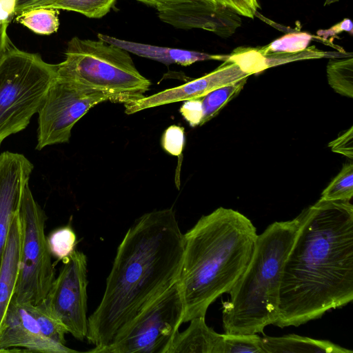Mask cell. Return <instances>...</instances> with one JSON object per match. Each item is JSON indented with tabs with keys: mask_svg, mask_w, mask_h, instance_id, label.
<instances>
[{
	"mask_svg": "<svg viewBox=\"0 0 353 353\" xmlns=\"http://www.w3.org/2000/svg\"><path fill=\"white\" fill-rule=\"evenodd\" d=\"M57 78L107 92L123 105L143 98L151 85L128 52L101 39L72 37L65 59L57 64Z\"/></svg>",
	"mask_w": 353,
	"mask_h": 353,
	"instance_id": "5",
	"label": "cell"
},
{
	"mask_svg": "<svg viewBox=\"0 0 353 353\" xmlns=\"http://www.w3.org/2000/svg\"><path fill=\"white\" fill-rule=\"evenodd\" d=\"M21 224L19 271L11 301L35 305L45 299L55 279L47 237V216L27 184L17 207Z\"/></svg>",
	"mask_w": 353,
	"mask_h": 353,
	"instance_id": "7",
	"label": "cell"
},
{
	"mask_svg": "<svg viewBox=\"0 0 353 353\" xmlns=\"http://www.w3.org/2000/svg\"><path fill=\"white\" fill-rule=\"evenodd\" d=\"M339 0H325L324 5L325 6H328V5L331 4V3L337 2Z\"/></svg>",
	"mask_w": 353,
	"mask_h": 353,
	"instance_id": "39",
	"label": "cell"
},
{
	"mask_svg": "<svg viewBox=\"0 0 353 353\" xmlns=\"http://www.w3.org/2000/svg\"><path fill=\"white\" fill-rule=\"evenodd\" d=\"M262 343L265 353H352L327 340L314 339L291 334L265 336Z\"/></svg>",
	"mask_w": 353,
	"mask_h": 353,
	"instance_id": "18",
	"label": "cell"
},
{
	"mask_svg": "<svg viewBox=\"0 0 353 353\" xmlns=\"http://www.w3.org/2000/svg\"><path fill=\"white\" fill-rule=\"evenodd\" d=\"M164 23L181 29H203L222 38L232 36L241 26L239 14L214 0H193L157 9Z\"/></svg>",
	"mask_w": 353,
	"mask_h": 353,
	"instance_id": "11",
	"label": "cell"
},
{
	"mask_svg": "<svg viewBox=\"0 0 353 353\" xmlns=\"http://www.w3.org/2000/svg\"><path fill=\"white\" fill-rule=\"evenodd\" d=\"M179 111L190 126L195 127L201 125L203 119V108L201 98L185 101Z\"/></svg>",
	"mask_w": 353,
	"mask_h": 353,
	"instance_id": "32",
	"label": "cell"
},
{
	"mask_svg": "<svg viewBox=\"0 0 353 353\" xmlns=\"http://www.w3.org/2000/svg\"><path fill=\"white\" fill-rule=\"evenodd\" d=\"M284 262L278 319L298 327L353 299V205L319 199L301 213Z\"/></svg>",
	"mask_w": 353,
	"mask_h": 353,
	"instance_id": "1",
	"label": "cell"
},
{
	"mask_svg": "<svg viewBox=\"0 0 353 353\" xmlns=\"http://www.w3.org/2000/svg\"><path fill=\"white\" fill-rule=\"evenodd\" d=\"M219 3L225 6L240 16H243L250 19L258 14L259 9L261 8L259 0H215Z\"/></svg>",
	"mask_w": 353,
	"mask_h": 353,
	"instance_id": "31",
	"label": "cell"
},
{
	"mask_svg": "<svg viewBox=\"0 0 353 353\" xmlns=\"http://www.w3.org/2000/svg\"><path fill=\"white\" fill-rule=\"evenodd\" d=\"M59 14L54 8H37L17 15L15 20L36 34L49 35L59 29Z\"/></svg>",
	"mask_w": 353,
	"mask_h": 353,
	"instance_id": "21",
	"label": "cell"
},
{
	"mask_svg": "<svg viewBox=\"0 0 353 353\" xmlns=\"http://www.w3.org/2000/svg\"><path fill=\"white\" fill-rule=\"evenodd\" d=\"M233 63L244 73L252 75L259 74L268 68L266 57L259 48L239 47L228 54L225 61Z\"/></svg>",
	"mask_w": 353,
	"mask_h": 353,
	"instance_id": "23",
	"label": "cell"
},
{
	"mask_svg": "<svg viewBox=\"0 0 353 353\" xmlns=\"http://www.w3.org/2000/svg\"><path fill=\"white\" fill-rule=\"evenodd\" d=\"M47 242L52 256L63 262L74 252L77 236L72 228L67 225L51 232Z\"/></svg>",
	"mask_w": 353,
	"mask_h": 353,
	"instance_id": "28",
	"label": "cell"
},
{
	"mask_svg": "<svg viewBox=\"0 0 353 353\" xmlns=\"http://www.w3.org/2000/svg\"><path fill=\"white\" fill-rule=\"evenodd\" d=\"M117 0H58L50 7L99 19L107 14ZM49 8V7H48Z\"/></svg>",
	"mask_w": 353,
	"mask_h": 353,
	"instance_id": "24",
	"label": "cell"
},
{
	"mask_svg": "<svg viewBox=\"0 0 353 353\" xmlns=\"http://www.w3.org/2000/svg\"><path fill=\"white\" fill-rule=\"evenodd\" d=\"M88 283L86 256L74 250L63 261L46 298L68 332L79 341L86 338L88 329Z\"/></svg>",
	"mask_w": 353,
	"mask_h": 353,
	"instance_id": "10",
	"label": "cell"
},
{
	"mask_svg": "<svg viewBox=\"0 0 353 353\" xmlns=\"http://www.w3.org/2000/svg\"><path fill=\"white\" fill-rule=\"evenodd\" d=\"M184 143V128L179 125H170L165 130L162 136V147L172 155L179 157L182 152Z\"/></svg>",
	"mask_w": 353,
	"mask_h": 353,
	"instance_id": "30",
	"label": "cell"
},
{
	"mask_svg": "<svg viewBox=\"0 0 353 353\" xmlns=\"http://www.w3.org/2000/svg\"><path fill=\"white\" fill-rule=\"evenodd\" d=\"M257 236L250 219L223 207L202 216L183 234L177 281L183 303V323L205 316L209 306L230 292L252 259Z\"/></svg>",
	"mask_w": 353,
	"mask_h": 353,
	"instance_id": "3",
	"label": "cell"
},
{
	"mask_svg": "<svg viewBox=\"0 0 353 353\" xmlns=\"http://www.w3.org/2000/svg\"><path fill=\"white\" fill-rule=\"evenodd\" d=\"M248 77L217 88L201 98L203 119L201 125L214 117L243 89Z\"/></svg>",
	"mask_w": 353,
	"mask_h": 353,
	"instance_id": "20",
	"label": "cell"
},
{
	"mask_svg": "<svg viewBox=\"0 0 353 353\" xmlns=\"http://www.w3.org/2000/svg\"><path fill=\"white\" fill-rule=\"evenodd\" d=\"M265 353L257 334H222L221 353Z\"/></svg>",
	"mask_w": 353,
	"mask_h": 353,
	"instance_id": "26",
	"label": "cell"
},
{
	"mask_svg": "<svg viewBox=\"0 0 353 353\" xmlns=\"http://www.w3.org/2000/svg\"><path fill=\"white\" fill-rule=\"evenodd\" d=\"M342 32H347L352 34L353 25L350 19L345 18L328 29L319 30L316 34L321 39L327 40L330 37H334Z\"/></svg>",
	"mask_w": 353,
	"mask_h": 353,
	"instance_id": "34",
	"label": "cell"
},
{
	"mask_svg": "<svg viewBox=\"0 0 353 353\" xmlns=\"http://www.w3.org/2000/svg\"><path fill=\"white\" fill-rule=\"evenodd\" d=\"M58 0H17L15 6V14H19L37 8L50 7Z\"/></svg>",
	"mask_w": 353,
	"mask_h": 353,
	"instance_id": "35",
	"label": "cell"
},
{
	"mask_svg": "<svg viewBox=\"0 0 353 353\" xmlns=\"http://www.w3.org/2000/svg\"><path fill=\"white\" fill-rule=\"evenodd\" d=\"M8 23L0 24V61L12 45L7 34Z\"/></svg>",
	"mask_w": 353,
	"mask_h": 353,
	"instance_id": "37",
	"label": "cell"
},
{
	"mask_svg": "<svg viewBox=\"0 0 353 353\" xmlns=\"http://www.w3.org/2000/svg\"><path fill=\"white\" fill-rule=\"evenodd\" d=\"M97 37L128 52L161 62L168 66L172 63L188 66L195 62L206 60L225 61L228 57V54H210L193 50L125 41L101 33L98 34Z\"/></svg>",
	"mask_w": 353,
	"mask_h": 353,
	"instance_id": "15",
	"label": "cell"
},
{
	"mask_svg": "<svg viewBox=\"0 0 353 353\" xmlns=\"http://www.w3.org/2000/svg\"><path fill=\"white\" fill-rule=\"evenodd\" d=\"M301 219L274 222L258 234L247 268L223 303L225 333H262L276 321L283 268Z\"/></svg>",
	"mask_w": 353,
	"mask_h": 353,
	"instance_id": "4",
	"label": "cell"
},
{
	"mask_svg": "<svg viewBox=\"0 0 353 353\" xmlns=\"http://www.w3.org/2000/svg\"><path fill=\"white\" fill-rule=\"evenodd\" d=\"M16 1L0 0V24H8L15 18Z\"/></svg>",
	"mask_w": 353,
	"mask_h": 353,
	"instance_id": "36",
	"label": "cell"
},
{
	"mask_svg": "<svg viewBox=\"0 0 353 353\" xmlns=\"http://www.w3.org/2000/svg\"><path fill=\"white\" fill-rule=\"evenodd\" d=\"M112 101L105 92L56 78L38 111L36 149L69 141L75 123L96 105Z\"/></svg>",
	"mask_w": 353,
	"mask_h": 353,
	"instance_id": "9",
	"label": "cell"
},
{
	"mask_svg": "<svg viewBox=\"0 0 353 353\" xmlns=\"http://www.w3.org/2000/svg\"><path fill=\"white\" fill-rule=\"evenodd\" d=\"M21 224L17 209L10 224L0 268V329L12 299L19 271Z\"/></svg>",
	"mask_w": 353,
	"mask_h": 353,
	"instance_id": "16",
	"label": "cell"
},
{
	"mask_svg": "<svg viewBox=\"0 0 353 353\" xmlns=\"http://www.w3.org/2000/svg\"><path fill=\"white\" fill-rule=\"evenodd\" d=\"M37 321L41 333L47 338L65 345L68 330L47 301L43 299L35 305H24Z\"/></svg>",
	"mask_w": 353,
	"mask_h": 353,
	"instance_id": "19",
	"label": "cell"
},
{
	"mask_svg": "<svg viewBox=\"0 0 353 353\" xmlns=\"http://www.w3.org/2000/svg\"><path fill=\"white\" fill-rule=\"evenodd\" d=\"M56 78L57 64L10 47L0 61V145L26 128Z\"/></svg>",
	"mask_w": 353,
	"mask_h": 353,
	"instance_id": "6",
	"label": "cell"
},
{
	"mask_svg": "<svg viewBox=\"0 0 353 353\" xmlns=\"http://www.w3.org/2000/svg\"><path fill=\"white\" fill-rule=\"evenodd\" d=\"M330 54L316 49L315 46H311L294 53H268L264 55L269 68L299 60L323 58Z\"/></svg>",
	"mask_w": 353,
	"mask_h": 353,
	"instance_id": "29",
	"label": "cell"
},
{
	"mask_svg": "<svg viewBox=\"0 0 353 353\" xmlns=\"http://www.w3.org/2000/svg\"><path fill=\"white\" fill-rule=\"evenodd\" d=\"M316 37L305 32H291L259 48L263 54L268 53H294L305 50Z\"/></svg>",
	"mask_w": 353,
	"mask_h": 353,
	"instance_id": "27",
	"label": "cell"
},
{
	"mask_svg": "<svg viewBox=\"0 0 353 353\" xmlns=\"http://www.w3.org/2000/svg\"><path fill=\"white\" fill-rule=\"evenodd\" d=\"M353 196V164L343 165L340 172L322 192L320 199L350 201Z\"/></svg>",
	"mask_w": 353,
	"mask_h": 353,
	"instance_id": "25",
	"label": "cell"
},
{
	"mask_svg": "<svg viewBox=\"0 0 353 353\" xmlns=\"http://www.w3.org/2000/svg\"><path fill=\"white\" fill-rule=\"evenodd\" d=\"M156 10L176 3L193 0H137ZM215 1V0H214Z\"/></svg>",
	"mask_w": 353,
	"mask_h": 353,
	"instance_id": "38",
	"label": "cell"
},
{
	"mask_svg": "<svg viewBox=\"0 0 353 353\" xmlns=\"http://www.w3.org/2000/svg\"><path fill=\"white\" fill-rule=\"evenodd\" d=\"M183 303L176 282L144 308L109 345L95 353H167L183 323Z\"/></svg>",
	"mask_w": 353,
	"mask_h": 353,
	"instance_id": "8",
	"label": "cell"
},
{
	"mask_svg": "<svg viewBox=\"0 0 353 353\" xmlns=\"http://www.w3.org/2000/svg\"><path fill=\"white\" fill-rule=\"evenodd\" d=\"M72 353L77 351L55 342L41 332L24 305L11 301L0 329V352Z\"/></svg>",
	"mask_w": 353,
	"mask_h": 353,
	"instance_id": "12",
	"label": "cell"
},
{
	"mask_svg": "<svg viewBox=\"0 0 353 353\" xmlns=\"http://www.w3.org/2000/svg\"><path fill=\"white\" fill-rule=\"evenodd\" d=\"M184 241L171 208L139 217L118 246L102 299L88 317V341L110 344L144 308L179 280Z\"/></svg>",
	"mask_w": 353,
	"mask_h": 353,
	"instance_id": "2",
	"label": "cell"
},
{
	"mask_svg": "<svg viewBox=\"0 0 353 353\" xmlns=\"http://www.w3.org/2000/svg\"><path fill=\"white\" fill-rule=\"evenodd\" d=\"M353 128L339 136L329 143L328 145L334 152L341 154L350 159L353 158Z\"/></svg>",
	"mask_w": 353,
	"mask_h": 353,
	"instance_id": "33",
	"label": "cell"
},
{
	"mask_svg": "<svg viewBox=\"0 0 353 353\" xmlns=\"http://www.w3.org/2000/svg\"><path fill=\"white\" fill-rule=\"evenodd\" d=\"M33 168L22 154L9 151L0 154V268L10 224Z\"/></svg>",
	"mask_w": 353,
	"mask_h": 353,
	"instance_id": "14",
	"label": "cell"
},
{
	"mask_svg": "<svg viewBox=\"0 0 353 353\" xmlns=\"http://www.w3.org/2000/svg\"><path fill=\"white\" fill-rule=\"evenodd\" d=\"M249 76L234 63L223 61L216 69L200 78L125 103V112L131 114L157 106L200 98L217 88Z\"/></svg>",
	"mask_w": 353,
	"mask_h": 353,
	"instance_id": "13",
	"label": "cell"
},
{
	"mask_svg": "<svg viewBox=\"0 0 353 353\" xmlns=\"http://www.w3.org/2000/svg\"><path fill=\"white\" fill-rule=\"evenodd\" d=\"M190 322L184 331L176 332L167 353H221L222 334L208 326L205 316Z\"/></svg>",
	"mask_w": 353,
	"mask_h": 353,
	"instance_id": "17",
	"label": "cell"
},
{
	"mask_svg": "<svg viewBox=\"0 0 353 353\" xmlns=\"http://www.w3.org/2000/svg\"><path fill=\"white\" fill-rule=\"evenodd\" d=\"M327 77L334 90L345 97H353V59H331L327 65Z\"/></svg>",
	"mask_w": 353,
	"mask_h": 353,
	"instance_id": "22",
	"label": "cell"
}]
</instances>
